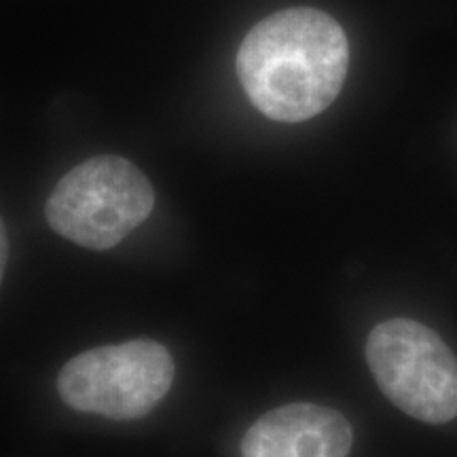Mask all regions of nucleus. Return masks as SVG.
<instances>
[{
    "instance_id": "nucleus-1",
    "label": "nucleus",
    "mask_w": 457,
    "mask_h": 457,
    "mask_svg": "<svg viewBox=\"0 0 457 457\" xmlns=\"http://www.w3.org/2000/svg\"><path fill=\"white\" fill-rule=\"evenodd\" d=\"M350 66L343 28L318 9H286L259 21L237 51V77L273 121L299 123L333 104Z\"/></svg>"
},
{
    "instance_id": "nucleus-2",
    "label": "nucleus",
    "mask_w": 457,
    "mask_h": 457,
    "mask_svg": "<svg viewBox=\"0 0 457 457\" xmlns=\"http://www.w3.org/2000/svg\"><path fill=\"white\" fill-rule=\"evenodd\" d=\"M155 191L142 170L123 157L83 162L57 182L47 202L55 233L89 250L117 245L153 212Z\"/></svg>"
},
{
    "instance_id": "nucleus-3",
    "label": "nucleus",
    "mask_w": 457,
    "mask_h": 457,
    "mask_svg": "<svg viewBox=\"0 0 457 457\" xmlns=\"http://www.w3.org/2000/svg\"><path fill=\"white\" fill-rule=\"evenodd\" d=\"M367 360L400 411L426 424L457 417V360L432 328L407 318L381 322L369 335Z\"/></svg>"
},
{
    "instance_id": "nucleus-4",
    "label": "nucleus",
    "mask_w": 457,
    "mask_h": 457,
    "mask_svg": "<svg viewBox=\"0 0 457 457\" xmlns=\"http://www.w3.org/2000/svg\"><path fill=\"white\" fill-rule=\"evenodd\" d=\"M174 360L162 343L138 339L96 347L64 364L57 392L66 404L108 420H138L170 392Z\"/></svg>"
},
{
    "instance_id": "nucleus-5",
    "label": "nucleus",
    "mask_w": 457,
    "mask_h": 457,
    "mask_svg": "<svg viewBox=\"0 0 457 457\" xmlns=\"http://www.w3.org/2000/svg\"><path fill=\"white\" fill-rule=\"evenodd\" d=\"M352 426L339 411L286 404L256 420L242 441V457H347Z\"/></svg>"
},
{
    "instance_id": "nucleus-6",
    "label": "nucleus",
    "mask_w": 457,
    "mask_h": 457,
    "mask_svg": "<svg viewBox=\"0 0 457 457\" xmlns=\"http://www.w3.org/2000/svg\"><path fill=\"white\" fill-rule=\"evenodd\" d=\"M9 259V242H7V231H4L3 219H0V284H3L4 267H7Z\"/></svg>"
}]
</instances>
